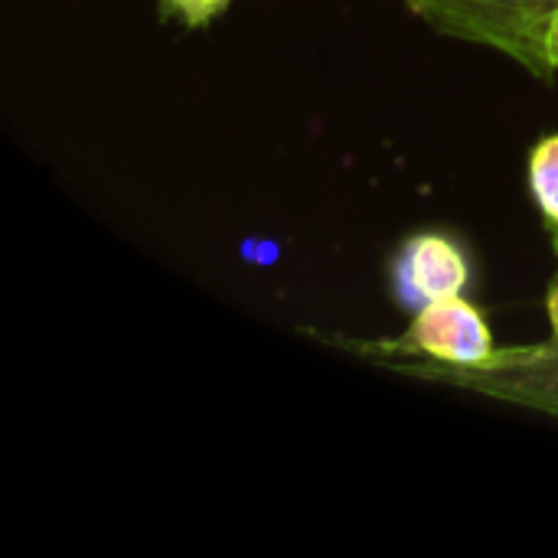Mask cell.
Wrapping results in <instances>:
<instances>
[{
  "mask_svg": "<svg viewBox=\"0 0 558 558\" xmlns=\"http://www.w3.org/2000/svg\"><path fill=\"white\" fill-rule=\"evenodd\" d=\"M366 360L396 376L487 396L517 409H530V412L558 418L556 340L543 347H497V353L481 366H451V363H438L428 356H366Z\"/></svg>",
  "mask_w": 558,
  "mask_h": 558,
  "instance_id": "cell-1",
  "label": "cell"
},
{
  "mask_svg": "<svg viewBox=\"0 0 558 558\" xmlns=\"http://www.w3.org/2000/svg\"><path fill=\"white\" fill-rule=\"evenodd\" d=\"M432 29L487 46L520 62L526 72L549 78L556 72L549 36L558 0H405Z\"/></svg>",
  "mask_w": 558,
  "mask_h": 558,
  "instance_id": "cell-2",
  "label": "cell"
},
{
  "mask_svg": "<svg viewBox=\"0 0 558 558\" xmlns=\"http://www.w3.org/2000/svg\"><path fill=\"white\" fill-rule=\"evenodd\" d=\"M356 356H428L451 366H481L497 353L490 324L468 298L432 301L415 311L409 330L396 340H337Z\"/></svg>",
  "mask_w": 558,
  "mask_h": 558,
  "instance_id": "cell-3",
  "label": "cell"
},
{
  "mask_svg": "<svg viewBox=\"0 0 558 558\" xmlns=\"http://www.w3.org/2000/svg\"><path fill=\"white\" fill-rule=\"evenodd\" d=\"M471 281V262L464 248L445 232H418L412 235L392 265L396 298L418 311L432 301L458 298Z\"/></svg>",
  "mask_w": 558,
  "mask_h": 558,
  "instance_id": "cell-4",
  "label": "cell"
},
{
  "mask_svg": "<svg viewBox=\"0 0 558 558\" xmlns=\"http://www.w3.org/2000/svg\"><path fill=\"white\" fill-rule=\"evenodd\" d=\"M530 193L549 229H558V134L539 137L530 154Z\"/></svg>",
  "mask_w": 558,
  "mask_h": 558,
  "instance_id": "cell-5",
  "label": "cell"
},
{
  "mask_svg": "<svg viewBox=\"0 0 558 558\" xmlns=\"http://www.w3.org/2000/svg\"><path fill=\"white\" fill-rule=\"evenodd\" d=\"M157 7H160V16L186 29H203L213 20H219L232 7V0H157Z\"/></svg>",
  "mask_w": 558,
  "mask_h": 558,
  "instance_id": "cell-6",
  "label": "cell"
},
{
  "mask_svg": "<svg viewBox=\"0 0 558 558\" xmlns=\"http://www.w3.org/2000/svg\"><path fill=\"white\" fill-rule=\"evenodd\" d=\"M546 314H549V324H553V340L558 343V275L549 288V298H546Z\"/></svg>",
  "mask_w": 558,
  "mask_h": 558,
  "instance_id": "cell-7",
  "label": "cell"
},
{
  "mask_svg": "<svg viewBox=\"0 0 558 558\" xmlns=\"http://www.w3.org/2000/svg\"><path fill=\"white\" fill-rule=\"evenodd\" d=\"M549 56H553V65H556L558 72V16L556 23H553V36H549Z\"/></svg>",
  "mask_w": 558,
  "mask_h": 558,
  "instance_id": "cell-8",
  "label": "cell"
},
{
  "mask_svg": "<svg viewBox=\"0 0 558 558\" xmlns=\"http://www.w3.org/2000/svg\"><path fill=\"white\" fill-rule=\"evenodd\" d=\"M553 232V242H556V248H558V229H549Z\"/></svg>",
  "mask_w": 558,
  "mask_h": 558,
  "instance_id": "cell-9",
  "label": "cell"
}]
</instances>
